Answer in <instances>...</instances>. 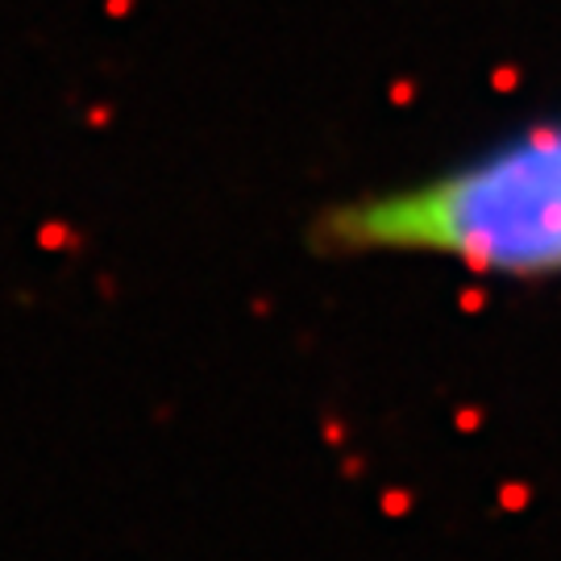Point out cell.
<instances>
[{"instance_id": "1", "label": "cell", "mask_w": 561, "mask_h": 561, "mask_svg": "<svg viewBox=\"0 0 561 561\" xmlns=\"http://www.w3.org/2000/svg\"><path fill=\"white\" fill-rule=\"evenodd\" d=\"M308 245L321 259L416 254L507 279L561 275V121L442 175L324 204Z\"/></svg>"}]
</instances>
